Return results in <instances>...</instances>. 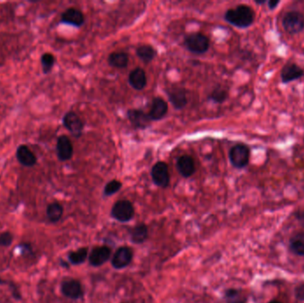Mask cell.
Returning a JSON list of instances; mask_svg holds the SVG:
<instances>
[{
	"instance_id": "obj_28",
	"label": "cell",
	"mask_w": 304,
	"mask_h": 303,
	"mask_svg": "<svg viewBox=\"0 0 304 303\" xmlns=\"http://www.w3.org/2000/svg\"><path fill=\"white\" fill-rule=\"evenodd\" d=\"M123 184L120 180H112L109 181L108 184H106L103 190V195L105 197H110L113 196L114 194L118 193L119 190H121Z\"/></svg>"
},
{
	"instance_id": "obj_19",
	"label": "cell",
	"mask_w": 304,
	"mask_h": 303,
	"mask_svg": "<svg viewBox=\"0 0 304 303\" xmlns=\"http://www.w3.org/2000/svg\"><path fill=\"white\" fill-rule=\"evenodd\" d=\"M16 158L18 162L24 167H34L36 164V157L35 154L26 145H20L17 148Z\"/></svg>"
},
{
	"instance_id": "obj_14",
	"label": "cell",
	"mask_w": 304,
	"mask_h": 303,
	"mask_svg": "<svg viewBox=\"0 0 304 303\" xmlns=\"http://www.w3.org/2000/svg\"><path fill=\"white\" fill-rule=\"evenodd\" d=\"M168 111V105L161 97H156L152 100L151 107L149 110V118L151 121H159L166 116Z\"/></svg>"
},
{
	"instance_id": "obj_13",
	"label": "cell",
	"mask_w": 304,
	"mask_h": 303,
	"mask_svg": "<svg viewBox=\"0 0 304 303\" xmlns=\"http://www.w3.org/2000/svg\"><path fill=\"white\" fill-rule=\"evenodd\" d=\"M61 23L80 28L85 24V16L81 11L74 7H70L62 13Z\"/></svg>"
},
{
	"instance_id": "obj_5",
	"label": "cell",
	"mask_w": 304,
	"mask_h": 303,
	"mask_svg": "<svg viewBox=\"0 0 304 303\" xmlns=\"http://www.w3.org/2000/svg\"><path fill=\"white\" fill-rule=\"evenodd\" d=\"M135 207L129 200L117 201L111 208V217L119 223H128L135 216Z\"/></svg>"
},
{
	"instance_id": "obj_36",
	"label": "cell",
	"mask_w": 304,
	"mask_h": 303,
	"mask_svg": "<svg viewBox=\"0 0 304 303\" xmlns=\"http://www.w3.org/2000/svg\"><path fill=\"white\" fill-rule=\"evenodd\" d=\"M268 303H282V302H281V301H279V300H271V301H269Z\"/></svg>"
},
{
	"instance_id": "obj_9",
	"label": "cell",
	"mask_w": 304,
	"mask_h": 303,
	"mask_svg": "<svg viewBox=\"0 0 304 303\" xmlns=\"http://www.w3.org/2000/svg\"><path fill=\"white\" fill-rule=\"evenodd\" d=\"M134 253L127 247H119L111 259V265L116 270H123L132 262Z\"/></svg>"
},
{
	"instance_id": "obj_8",
	"label": "cell",
	"mask_w": 304,
	"mask_h": 303,
	"mask_svg": "<svg viewBox=\"0 0 304 303\" xmlns=\"http://www.w3.org/2000/svg\"><path fill=\"white\" fill-rule=\"evenodd\" d=\"M303 77V69L294 63H288L281 70V82L284 85L297 81Z\"/></svg>"
},
{
	"instance_id": "obj_16",
	"label": "cell",
	"mask_w": 304,
	"mask_h": 303,
	"mask_svg": "<svg viewBox=\"0 0 304 303\" xmlns=\"http://www.w3.org/2000/svg\"><path fill=\"white\" fill-rule=\"evenodd\" d=\"M168 100L176 110H182L188 104V98L185 89L183 88H173L167 91Z\"/></svg>"
},
{
	"instance_id": "obj_31",
	"label": "cell",
	"mask_w": 304,
	"mask_h": 303,
	"mask_svg": "<svg viewBox=\"0 0 304 303\" xmlns=\"http://www.w3.org/2000/svg\"><path fill=\"white\" fill-rule=\"evenodd\" d=\"M280 3V0H270L267 1V7L269 10L273 11L279 6Z\"/></svg>"
},
{
	"instance_id": "obj_17",
	"label": "cell",
	"mask_w": 304,
	"mask_h": 303,
	"mask_svg": "<svg viewBox=\"0 0 304 303\" xmlns=\"http://www.w3.org/2000/svg\"><path fill=\"white\" fill-rule=\"evenodd\" d=\"M176 167L179 173L184 178H189L195 173V162L194 159L188 155H183L182 157H179Z\"/></svg>"
},
{
	"instance_id": "obj_30",
	"label": "cell",
	"mask_w": 304,
	"mask_h": 303,
	"mask_svg": "<svg viewBox=\"0 0 304 303\" xmlns=\"http://www.w3.org/2000/svg\"><path fill=\"white\" fill-rule=\"evenodd\" d=\"M295 298L300 301H304V283L300 284L294 289Z\"/></svg>"
},
{
	"instance_id": "obj_10",
	"label": "cell",
	"mask_w": 304,
	"mask_h": 303,
	"mask_svg": "<svg viewBox=\"0 0 304 303\" xmlns=\"http://www.w3.org/2000/svg\"><path fill=\"white\" fill-rule=\"evenodd\" d=\"M126 116L130 124L136 129H146L151 122L148 113L139 109H130L127 110Z\"/></svg>"
},
{
	"instance_id": "obj_21",
	"label": "cell",
	"mask_w": 304,
	"mask_h": 303,
	"mask_svg": "<svg viewBox=\"0 0 304 303\" xmlns=\"http://www.w3.org/2000/svg\"><path fill=\"white\" fill-rule=\"evenodd\" d=\"M129 57L125 52H114L108 57V64L109 66L117 69H124L128 65Z\"/></svg>"
},
{
	"instance_id": "obj_1",
	"label": "cell",
	"mask_w": 304,
	"mask_h": 303,
	"mask_svg": "<svg viewBox=\"0 0 304 303\" xmlns=\"http://www.w3.org/2000/svg\"><path fill=\"white\" fill-rule=\"evenodd\" d=\"M224 20L238 29H248L255 23V11L248 5H238L234 8H230L226 11Z\"/></svg>"
},
{
	"instance_id": "obj_34",
	"label": "cell",
	"mask_w": 304,
	"mask_h": 303,
	"mask_svg": "<svg viewBox=\"0 0 304 303\" xmlns=\"http://www.w3.org/2000/svg\"><path fill=\"white\" fill-rule=\"evenodd\" d=\"M255 3L256 5H259V6H262L264 4H267V1H255Z\"/></svg>"
},
{
	"instance_id": "obj_32",
	"label": "cell",
	"mask_w": 304,
	"mask_h": 303,
	"mask_svg": "<svg viewBox=\"0 0 304 303\" xmlns=\"http://www.w3.org/2000/svg\"><path fill=\"white\" fill-rule=\"evenodd\" d=\"M238 291L236 289H229L225 292V296L229 299H233L235 297L238 296Z\"/></svg>"
},
{
	"instance_id": "obj_18",
	"label": "cell",
	"mask_w": 304,
	"mask_h": 303,
	"mask_svg": "<svg viewBox=\"0 0 304 303\" xmlns=\"http://www.w3.org/2000/svg\"><path fill=\"white\" fill-rule=\"evenodd\" d=\"M128 82L135 90H143L147 86V76L144 70L142 68H136L132 70L129 74Z\"/></svg>"
},
{
	"instance_id": "obj_7",
	"label": "cell",
	"mask_w": 304,
	"mask_h": 303,
	"mask_svg": "<svg viewBox=\"0 0 304 303\" xmlns=\"http://www.w3.org/2000/svg\"><path fill=\"white\" fill-rule=\"evenodd\" d=\"M63 124L67 130L69 131L73 136L76 137V138L82 136L84 122L76 112H74V111L67 112L63 117Z\"/></svg>"
},
{
	"instance_id": "obj_29",
	"label": "cell",
	"mask_w": 304,
	"mask_h": 303,
	"mask_svg": "<svg viewBox=\"0 0 304 303\" xmlns=\"http://www.w3.org/2000/svg\"><path fill=\"white\" fill-rule=\"evenodd\" d=\"M13 242V236L8 232L3 233L0 235V246H4V247H7L11 245Z\"/></svg>"
},
{
	"instance_id": "obj_24",
	"label": "cell",
	"mask_w": 304,
	"mask_h": 303,
	"mask_svg": "<svg viewBox=\"0 0 304 303\" xmlns=\"http://www.w3.org/2000/svg\"><path fill=\"white\" fill-rule=\"evenodd\" d=\"M88 255H89L88 249L86 247H82L78 250L70 252L68 255V259L70 260V264L73 265H80L87 260Z\"/></svg>"
},
{
	"instance_id": "obj_35",
	"label": "cell",
	"mask_w": 304,
	"mask_h": 303,
	"mask_svg": "<svg viewBox=\"0 0 304 303\" xmlns=\"http://www.w3.org/2000/svg\"><path fill=\"white\" fill-rule=\"evenodd\" d=\"M228 303H244L242 300H231L230 302Z\"/></svg>"
},
{
	"instance_id": "obj_12",
	"label": "cell",
	"mask_w": 304,
	"mask_h": 303,
	"mask_svg": "<svg viewBox=\"0 0 304 303\" xmlns=\"http://www.w3.org/2000/svg\"><path fill=\"white\" fill-rule=\"evenodd\" d=\"M111 256V250L108 247H96L88 255L89 264L93 267H100L109 261Z\"/></svg>"
},
{
	"instance_id": "obj_23",
	"label": "cell",
	"mask_w": 304,
	"mask_h": 303,
	"mask_svg": "<svg viewBox=\"0 0 304 303\" xmlns=\"http://www.w3.org/2000/svg\"><path fill=\"white\" fill-rule=\"evenodd\" d=\"M136 55L144 64H149L157 56V51L149 45H142L136 49Z\"/></svg>"
},
{
	"instance_id": "obj_26",
	"label": "cell",
	"mask_w": 304,
	"mask_h": 303,
	"mask_svg": "<svg viewBox=\"0 0 304 303\" xmlns=\"http://www.w3.org/2000/svg\"><path fill=\"white\" fill-rule=\"evenodd\" d=\"M63 213V207L59 203L50 204L47 207V214L48 219L53 223H56L62 218Z\"/></svg>"
},
{
	"instance_id": "obj_15",
	"label": "cell",
	"mask_w": 304,
	"mask_h": 303,
	"mask_svg": "<svg viewBox=\"0 0 304 303\" xmlns=\"http://www.w3.org/2000/svg\"><path fill=\"white\" fill-rule=\"evenodd\" d=\"M62 292L64 296L72 300H78L83 296L82 286L80 281L76 279H68L62 284Z\"/></svg>"
},
{
	"instance_id": "obj_33",
	"label": "cell",
	"mask_w": 304,
	"mask_h": 303,
	"mask_svg": "<svg viewBox=\"0 0 304 303\" xmlns=\"http://www.w3.org/2000/svg\"><path fill=\"white\" fill-rule=\"evenodd\" d=\"M297 219L298 220H304V212H301V213H297Z\"/></svg>"
},
{
	"instance_id": "obj_2",
	"label": "cell",
	"mask_w": 304,
	"mask_h": 303,
	"mask_svg": "<svg viewBox=\"0 0 304 303\" xmlns=\"http://www.w3.org/2000/svg\"><path fill=\"white\" fill-rule=\"evenodd\" d=\"M251 157L250 148L244 144H238L232 147L229 152V158L232 167L236 169H244L248 167Z\"/></svg>"
},
{
	"instance_id": "obj_20",
	"label": "cell",
	"mask_w": 304,
	"mask_h": 303,
	"mask_svg": "<svg viewBox=\"0 0 304 303\" xmlns=\"http://www.w3.org/2000/svg\"><path fill=\"white\" fill-rule=\"evenodd\" d=\"M148 235H149V230L147 225L144 224H138L131 230L130 240L132 244L139 245L145 242L146 239L148 238Z\"/></svg>"
},
{
	"instance_id": "obj_3",
	"label": "cell",
	"mask_w": 304,
	"mask_h": 303,
	"mask_svg": "<svg viewBox=\"0 0 304 303\" xmlns=\"http://www.w3.org/2000/svg\"><path fill=\"white\" fill-rule=\"evenodd\" d=\"M282 26L289 35L300 34L304 30V14L297 10L288 11L282 19Z\"/></svg>"
},
{
	"instance_id": "obj_4",
	"label": "cell",
	"mask_w": 304,
	"mask_h": 303,
	"mask_svg": "<svg viewBox=\"0 0 304 303\" xmlns=\"http://www.w3.org/2000/svg\"><path fill=\"white\" fill-rule=\"evenodd\" d=\"M184 46L186 49L191 53L203 54L208 51L210 47V39L205 34L199 32L188 34L184 38Z\"/></svg>"
},
{
	"instance_id": "obj_22",
	"label": "cell",
	"mask_w": 304,
	"mask_h": 303,
	"mask_svg": "<svg viewBox=\"0 0 304 303\" xmlns=\"http://www.w3.org/2000/svg\"><path fill=\"white\" fill-rule=\"evenodd\" d=\"M289 249L298 256H304V232H298L289 240Z\"/></svg>"
},
{
	"instance_id": "obj_25",
	"label": "cell",
	"mask_w": 304,
	"mask_h": 303,
	"mask_svg": "<svg viewBox=\"0 0 304 303\" xmlns=\"http://www.w3.org/2000/svg\"><path fill=\"white\" fill-rule=\"evenodd\" d=\"M229 92L225 88L218 87L212 91L210 95L208 96V100H212L213 103L217 104H222L228 100Z\"/></svg>"
},
{
	"instance_id": "obj_11",
	"label": "cell",
	"mask_w": 304,
	"mask_h": 303,
	"mask_svg": "<svg viewBox=\"0 0 304 303\" xmlns=\"http://www.w3.org/2000/svg\"><path fill=\"white\" fill-rule=\"evenodd\" d=\"M57 157L60 161H68L71 159L74 153L72 143L69 137L61 135L57 139L56 144Z\"/></svg>"
},
{
	"instance_id": "obj_27",
	"label": "cell",
	"mask_w": 304,
	"mask_h": 303,
	"mask_svg": "<svg viewBox=\"0 0 304 303\" xmlns=\"http://www.w3.org/2000/svg\"><path fill=\"white\" fill-rule=\"evenodd\" d=\"M55 64V57L53 56L52 53H44L41 56V65L44 74H48L51 72Z\"/></svg>"
},
{
	"instance_id": "obj_6",
	"label": "cell",
	"mask_w": 304,
	"mask_h": 303,
	"mask_svg": "<svg viewBox=\"0 0 304 303\" xmlns=\"http://www.w3.org/2000/svg\"><path fill=\"white\" fill-rule=\"evenodd\" d=\"M152 181L155 185L165 189L169 186L170 184V173H169L168 166L167 164L159 161L152 167L150 171Z\"/></svg>"
}]
</instances>
